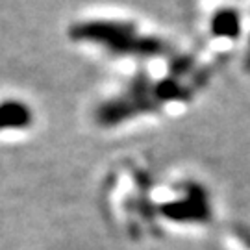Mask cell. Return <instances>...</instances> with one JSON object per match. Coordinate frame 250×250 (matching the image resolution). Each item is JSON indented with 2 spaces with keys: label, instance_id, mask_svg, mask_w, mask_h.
Returning a JSON list of instances; mask_svg holds the SVG:
<instances>
[{
  "label": "cell",
  "instance_id": "6da1fadb",
  "mask_svg": "<svg viewBox=\"0 0 250 250\" xmlns=\"http://www.w3.org/2000/svg\"><path fill=\"white\" fill-rule=\"evenodd\" d=\"M71 39L104 48L113 56L150 58L163 56L167 46L158 37L143 34L134 22L113 19H89L71 26Z\"/></svg>",
  "mask_w": 250,
  "mask_h": 250
},
{
  "label": "cell",
  "instance_id": "7a4b0ae2",
  "mask_svg": "<svg viewBox=\"0 0 250 250\" xmlns=\"http://www.w3.org/2000/svg\"><path fill=\"white\" fill-rule=\"evenodd\" d=\"M34 113L28 104L21 100H2L0 102V132L6 130H24L32 126Z\"/></svg>",
  "mask_w": 250,
  "mask_h": 250
},
{
  "label": "cell",
  "instance_id": "3957f363",
  "mask_svg": "<svg viewBox=\"0 0 250 250\" xmlns=\"http://www.w3.org/2000/svg\"><path fill=\"white\" fill-rule=\"evenodd\" d=\"M213 34L215 36H228V37L237 36V15L232 13V11H221V13H217L213 24Z\"/></svg>",
  "mask_w": 250,
  "mask_h": 250
},
{
  "label": "cell",
  "instance_id": "277c9868",
  "mask_svg": "<svg viewBox=\"0 0 250 250\" xmlns=\"http://www.w3.org/2000/svg\"><path fill=\"white\" fill-rule=\"evenodd\" d=\"M245 63H247V67L250 69V43H249V52H247V60H245Z\"/></svg>",
  "mask_w": 250,
  "mask_h": 250
}]
</instances>
